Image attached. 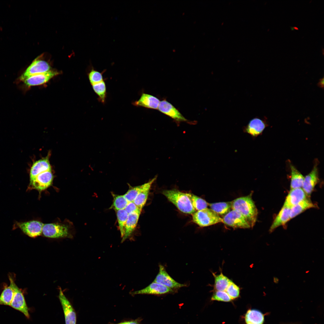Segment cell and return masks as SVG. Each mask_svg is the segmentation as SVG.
<instances>
[{
	"label": "cell",
	"instance_id": "cell-33",
	"mask_svg": "<svg viewBox=\"0 0 324 324\" xmlns=\"http://www.w3.org/2000/svg\"><path fill=\"white\" fill-rule=\"evenodd\" d=\"M105 70H104L102 72H100L95 70L92 67L88 74L89 81L92 85L104 80L103 74Z\"/></svg>",
	"mask_w": 324,
	"mask_h": 324
},
{
	"label": "cell",
	"instance_id": "cell-39",
	"mask_svg": "<svg viewBox=\"0 0 324 324\" xmlns=\"http://www.w3.org/2000/svg\"><path fill=\"white\" fill-rule=\"evenodd\" d=\"M323 81H324L323 78L322 79H320V80L319 82V83H318V85H319V86L320 87H321V88H322V87H323V82H324Z\"/></svg>",
	"mask_w": 324,
	"mask_h": 324
},
{
	"label": "cell",
	"instance_id": "cell-37",
	"mask_svg": "<svg viewBox=\"0 0 324 324\" xmlns=\"http://www.w3.org/2000/svg\"><path fill=\"white\" fill-rule=\"evenodd\" d=\"M124 209L128 214L136 212L141 213L142 210L139 208L134 202H129Z\"/></svg>",
	"mask_w": 324,
	"mask_h": 324
},
{
	"label": "cell",
	"instance_id": "cell-2",
	"mask_svg": "<svg viewBox=\"0 0 324 324\" xmlns=\"http://www.w3.org/2000/svg\"><path fill=\"white\" fill-rule=\"evenodd\" d=\"M163 194L183 213L192 214L196 212L187 193L176 189L165 190Z\"/></svg>",
	"mask_w": 324,
	"mask_h": 324
},
{
	"label": "cell",
	"instance_id": "cell-20",
	"mask_svg": "<svg viewBox=\"0 0 324 324\" xmlns=\"http://www.w3.org/2000/svg\"><path fill=\"white\" fill-rule=\"evenodd\" d=\"M160 101L156 97L146 93H143L140 99L132 103V104L137 106L157 109H158Z\"/></svg>",
	"mask_w": 324,
	"mask_h": 324
},
{
	"label": "cell",
	"instance_id": "cell-4",
	"mask_svg": "<svg viewBox=\"0 0 324 324\" xmlns=\"http://www.w3.org/2000/svg\"><path fill=\"white\" fill-rule=\"evenodd\" d=\"M42 233L46 237L52 238L70 237L71 236L67 225L58 223L44 224Z\"/></svg>",
	"mask_w": 324,
	"mask_h": 324
},
{
	"label": "cell",
	"instance_id": "cell-41",
	"mask_svg": "<svg viewBox=\"0 0 324 324\" xmlns=\"http://www.w3.org/2000/svg\"><path fill=\"white\" fill-rule=\"evenodd\" d=\"M291 29L292 30H294V29H296V30H298V28H297V27H291Z\"/></svg>",
	"mask_w": 324,
	"mask_h": 324
},
{
	"label": "cell",
	"instance_id": "cell-5",
	"mask_svg": "<svg viewBox=\"0 0 324 324\" xmlns=\"http://www.w3.org/2000/svg\"><path fill=\"white\" fill-rule=\"evenodd\" d=\"M44 224L38 220H33L24 222H16L13 226V229H20L28 236L34 238L42 233Z\"/></svg>",
	"mask_w": 324,
	"mask_h": 324
},
{
	"label": "cell",
	"instance_id": "cell-23",
	"mask_svg": "<svg viewBox=\"0 0 324 324\" xmlns=\"http://www.w3.org/2000/svg\"><path fill=\"white\" fill-rule=\"evenodd\" d=\"M10 284L5 286L0 296V305L10 306L14 293V284L15 283L12 278L9 276Z\"/></svg>",
	"mask_w": 324,
	"mask_h": 324
},
{
	"label": "cell",
	"instance_id": "cell-34",
	"mask_svg": "<svg viewBox=\"0 0 324 324\" xmlns=\"http://www.w3.org/2000/svg\"><path fill=\"white\" fill-rule=\"evenodd\" d=\"M225 291L232 300L238 298L240 296L239 287L232 280L230 283Z\"/></svg>",
	"mask_w": 324,
	"mask_h": 324
},
{
	"label": "cell",
	"instance_id": "cell-27",
	"mask_svg": "<svg viewBox=\"0 0 324 324\" xmlns=\"http://www.w3.org/2000/svg\"><path fill=\"white\" fill-rule=\"evenodd\" d=\"M210 209L218 215H225L231 209L232 202H221L208 203Z\"/></svg>",
	"mask_w": 324,
	"mask_h": 324
},
{
	"label": "cell",
	"instance_id": "cell-18",
	"mask_svg": "<svg viewBox=\"0 0 324 324\" xmlns=\"http://www.w3.org/2000/svg\"><path fill=\"white\" fill-rule=\"evenodd\" d=\"M50 170H51V166L48 156L37 160L33 164L31 168L30 180L42 172Z\"/></svg>",
	"mask_w": 324,
	"mask_h": 324
},
{
	"label": "cell",
	"instance_id": "cell-28",
	"mask_svg": "<svg viewBox=\"0 0 324 324\" xmlns=\"http://www.w3.org/2000/svg\"><path fill=\"white\" fill-rule=\"evenodd\" d=\"M291 189L302 187L304 178L303 175L293 165H290Z\"/></svg>",
	"mask_w": 324,
	"mask_h": 324
},
{
	"label": "cell",
	"instance_id": "cell-17",
	"mask_svg": "<svg viewBox=\"0 0 324 324\" xmlns=\"http://www.w3.org/2000/svg\"><path fill=\"white\" fill-rule=\"evenodd\" d=\"M307 196L302 188L291 189L286 196L283 206L291 208L302 200Z\"/></svg>",
	"mask_w": 324,
	"mask_h": 324
},
{
	"label": "cell",
	"instance_id": "cell-14",
	"mask_svg": "<svg viewBox=\"0 0 324 324\" xmlns=\"http://www.w3.org/2000/svg\"><path fill=\"white\" fill-rule=\"evenodd\" d=\"M158 109L159 111L178 122L187 121L181 113L166 100L160 102Z\"/></svg>",
	"mask_w": 324,
	"mask_h": 324
},
{
	"label": "cell",
	"instance_id": "cell-13",
	"mask_svg": "<svg viewBox=\"0 0 324 324\" xmlns=\"http://www.w3.org/2000/svg\"><path fill=\"white\" fill-rule=\"evenodd\" d=\"M319 180L317 165L315 164L311 172L304 177L302 188L307 196H310Z\"/></svg>",
	"mask_w": 324,
	"mask_h": 324
},
{
	"label": "cell",
	"instance_id": "cell-3",
	"mask_svg": "<svg viewBox=\"0 0 324 324\" xmlns=\"http://www.w3.org/2000/svg\"><path fill=\"white\" fill-rule=\"evenodd\" d=\"M192 216L193 221L201 227L223 222L222 218L211 209L207 208L196 211Z\"/></svg>",
	"mask_w": 324,
	"mask_h": 324
},
{
	"label": "cell",
	"instance_id": "cell-7",
	"mask_svg": "<svg viewBox=\"0 0 324 324\" xmlns=\"http://www.w3.org/2000/svg\"><path fill=\"white\" fill-rule=\"evenodd\" d=\"M53 179V176L51 170L42 172L30 180L28 189H35L41 192L51 185Z\"/></svg>",
	"mask_w": 324,
	"mask_h": 324
},
{
	"label": "cell",
	"instance_id": "cell-26",
	"mask_svg": "<svg viewBox=\"0 0 324 324\" xmlns=\"http://www.w3.org/2000/svg\"><path fill=\"white\" fill-rule=\"evenodd\" d=\"M212 274L214 279V291H225L232 280L224 275L222 272L218 275L216 274L213 273Z\"/></svg>",
	"mask_w": 324,
	"mask_h": 324
},
{
	"label": "cell",
	"instance_id": "cell-24",
	"mask_svg": "<svg viewBox=\"0 0 324 324\" xmlns=\"http://www.w3.org/2000/svg\"><path fill=\"white\" fill-rule=\"evenodd\" d=\"M244 319L245 324H263L264 317L263 314L260 310L250 309L245 313Z\"/></svg>",
	"mask_w": 324,
	"mask_h": 324
},
{
	"label": "cell",
	"instance_id": "cell-36",
	"mask_svg": "<svg viewBox=\"0 0 324 324\" xmlns=\"http://www.w3.org/2000/svg\"><path fill=\"white\" fill-rule=\"evenodd\" d=\"M211 300L226 302H230L232 300L225 291H214Z\"/></svg>",
	"mask_w": 324,
	"mask_h": 324
},
{
	"label": "cell",
	"instance_id": "cell-40",
	"mask_svg": "<svg viewBox=\"0 0 324 324\" xmlns=\"http://www.w3.org/2000/svg\"><path fill=\"white\" fill-rule=\"evenodd\" d=\"M279 279L275 277H274L273 278V281L275 284H278L279 282Z\"/></svg>",
	"mask_w": 324,
	"mask_h": 324
},
{
	"label": "cell",
	"instance_id": "cell-6",
	"mask_svg": "<svg viewBox=\"0 0 324 324\" xmlns=\"http://www.w3.org/2000/svg\"><path fill=\"white\" fill-rule=\"evenodd\" d=\"M225 225L235 228H249L251 227L245 218L239 212L234 210L230 211L222 218Z\"/></svg>",
	"mask_w": 324,
	"mask_h": 324
},
{
	"label": "cell",
	"instance_id": "cell-1",
	"mask_svg": "<svg viewBox=\"0 0 324 324\" xmlns=\"http://www.w3.org/2000/svg\"><path fill=\"white\" fill-rule=\"evenodd\" d=\"M251 195L239 197L231 201V209L240 213L252 227L256 222L258 211Z\"/></svg>",
	"mask_w": 324,
	"mask_h": 324
},
{
	"label": "cell",
	"instance_id": "cell-19",
	"mask_svg": "<svg viewBox=\"0 0 324 324\" xmlns=\"http://www.w3.org/2000/svg\"><path fill=\"white\" fill-rule=\"evenodd\" d=\"M157 178V176H155L148 182L142 184L141 189L133 202L141 210L146 203L151 187Z\"/></svg>",
	"mask_w": 324,
	"mask_h": 324
},
{
	"label": "cell",
	"instance_id": "cell-35",
	"mask_svg": "<svg viewBox=\"0 0 324 324\" xmlns=\"http://www.w3.org/2000/svg\"><path fill=\"white\" fill-rule=\"evenodd\" d=\"M142 187V184L130 188L127 192L124 195L129 202H133Z\"/></svg>",
	"mask_w": 324,
	"mask_h": 324
},
{
	"label": "cell",
	"instance_id": "cell-38",
	"mask_svg": "<svg viewBox=\"0 0 324 324\" xmlns=\"http://www.w3.org/2000/svg\"><path fill=\"white\" fill-rule=\"evenodd\" d=\"M116 324H139L137 321H130L124 322Z\"/></svg>",
	"mask_w": 324,
	"mask_h": 324
},
{
	"label": "cell",
	"instance_id": "cell-12",
	"mask_svg": "<svg viewBox=\"0 0 324 324\" xmlns=\"http://www.w3.org/2000/svg\"><path fill=\"white\" fill-rule=\"evenodd\" d=\"M58 74L56 71L50 70L46 72L31 76L22 81L28 87L41 85L46 83Z\"/></svg>",
	"mask_w": 324,
	"mask_h": 324
},
{
	"label": "cell",
	"instance_id": "cell-10",
	"mask_svg": "<svg viewBox=\"0 0 324 324\" xmlns=\"http://www.w3.org/2000/svg\"><path fill=\"white\" fill-rule=\"evenodd\" d=\"M58 298L63 309L65 324H76V314L71 304L59 288Z\"/></svg>",
	"mask_w": 324,
	"mask_h": 324
},
{
	"label": "cell",
	"instance_id": "cell-25",
	"mask_svg": "<svg viewBox=\"0 0 324 324\" xmlns=\"http://www.w3.org/2000/svg\"><path fill=\"white\" fill-rule=\"evenodd\" d=\"M316 206L310 200L307 198L291 208L290 219L294 218L306 210L315 208Z\"/></svg>",
	"mask_w": 324,
	"mask_h": 324
},
{
	"label": "cell",
	"instance_id": "cell-21",
	"mask_svg": "<svg viewBox=\"0 0 324 324\" xmlns=\"http://www.w3.org/2000/svg\"><path fill=\"white\" fill-rule=\"evenodd\" d=\"M291 208L283 206L271 225L269 232L271 233L278 227L284 225L290 219Z\"/></svg>",
	"mask_w": 324,
	"mask_h": 324
},
{
	"label": "cell",
	"instance_id": "cell-30",
	"mask_svg": "<svg viewBox=\"0 0 324 324\" xmlns=\"http://www.w3.org/2000/svg\"><path fill=\"white\" fill-rule=\"evenodd\" d=\"M92 86L94 91L98 97V100L102 103H104L107 93L106 84L104 80Z\"/></svg>",
	"mask_w": 324,
	"mask_h": 324
},
{
	"label": "cell",
	"instance_id": "cell-22",
	"mask_svg": "<svg viewBox=\"0 0 324 324\" xmlns=\"http://www.w3.org/2000/svg\"><path fill=\"white\" fill-rule=\"evenodd\" d=\"M140 213L134 212L128 214L125 228L124 235L122 242L128 238L134 230L137 223Z\"/></svg>",
	"mask_w": 324,
	"mask_h": 324
},
{
	"label": "cell",
	"instance_id": "cell-32",
	"mask_svg": "<svg viewBox=\"0 0 324 324\" xmlns=\"http://www.w3.org/2000/svg\"><path fill=\"white\" fill-rule=\"evenodd\" d=\"M116 211L118 226L121 236L122 238L124 235L125 226L128 214L124 209Z\"/></svg>",
	"mask_w": 324,
	"mask_h": 324
},
{
	"label": "cell",
	"instance_id": "cell-29",
	"mask_svg": "<svg viewBox=\"0 0 324 324\" xmlns=\"http://www.w3.org/2000/svg\"><path fill=\"white\" fill-rule=\"evenodd\" d=\"M196 211L207 208L208 203L205 200L191 193H187Z\"/></svg>",
	"mask_w": 324,
	"mask_h": 324
},
{
	"label": "cell",
	"instance_id": "cell-11",
	"mask_svg": "<svg viewBox=\"0 0 324 324\" xmlns=\"http://www.w3.org/2000/svg\"><path fill=\"white\" fill-rule=\"evenodd\" d=\"M154 282L164 285L170 289L178 288L185 286L173 279L167 272L164 267L159 265V271Z\"/></svg>",
	"mask_w": 324,
	"mask_h": 324
},
{
	"label": "cell",
	"instance_id": "cell-31",
	"mask_svg": "<svg viewBox=\"0 0 324 324\" xmlns=\"http://www.w3.org/2000/svg\"><path fill=\"white\" fill-rule=\"evenodd\" d=\"M113 197V203L110 207L115 211L124 209L129 202L124 195H118L112 194Z\"/></svg>",
	"mask_w": 324,
	"mask_h": 324
},
{
	"label": "cell",
	"instance_id": "cell-15",
	"mask_svg": "<svg viewBox=\"0 0 324 324\" xmlns=\"http://www.w3.org/2000/svg\"><path fill=\"white\" fill-rule=\"evenodd\" d=\"M172 291L171 289L153 282L146 287L141 290L132 292L131 294L132 295L140 294L161 295Z\"/></svg>",
	"mask_w": 324,
	"mask_h": 324
},
{
	"label": "cell",
	"instance_id": "cell-8",
	"mask_svg": "<svg viewBox=\"0 0 324 324\" xmlns=\"http://www.w3.org/2000/svg\"><path fill=\"white\" fill-rule=\"evenodd\" d=\"M51 67L46 61L35 59L27 68L20 77L21 81L31 76L44 73L51 70Z\"/></svg>",
	"mask_w": 324,
	"mask_h": 324
},
{
	"label": "cell",
	"instance_id": "cell-16",
	"mask_svg": "<svg viewBox=\"0 0 324 324\" xmlns=\"http://www.w3.org/2000/svg\"><path fill=\"white\" fill-rule=\"evenodd\" d=\"M264 121L258 118L251 120L243 128V131L250 134L253 137H256L260 134L266 126Z\"/></svg>",
	"mask_w": 324,
	"mask_h": 324
},
{
	"label": "cell",
	"instance_id": "cell-9",
	"mask_svg": "<svg viewBox=\"0 0 324 324\" xmlns=\"http://www.w3.org/2000/svg\"><path fill=\"white\" fill-rule=\"evenodd\" d=\"M14 293L10 306L23 313L28 319L30 318L29 308L26 304L23 293L16 285L14 284Z\"/></svg>",
	"mask_w": 324,
	"mask_h": 324
}]
</instances>
